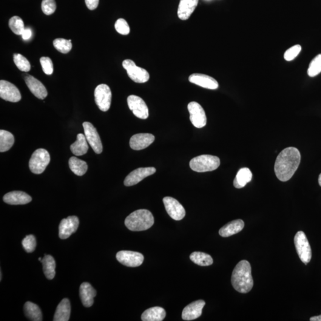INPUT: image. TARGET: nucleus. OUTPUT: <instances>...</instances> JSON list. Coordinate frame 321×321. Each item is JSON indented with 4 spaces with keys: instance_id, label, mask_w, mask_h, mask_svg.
Segmentation results:
<instances>
[{
    "instance_id": "nucleus-32",
    "label": "nucleus",
    "mask_w": 321,
    "mask_h": 321,
    "mask_svg": "<svg viewBox=\"0 0 321 321\" xmlns=\"http://www.w3.org/2000/svg\"><path fill=\"white\" fill-rule=\"evenodd\" d=\"M15 143L12 133L6 130H0V152H4L9 150Z\"/></svg>"
},
{
    "instance_id": "nucleus-9",
    "label": "nucleus",
    "mask_w": 321,
    "mask_h": 321,
    "mask_svg": "<svg viewBox=\"0 0 321 321\" xmlns=\"http://www.w3.org/2000/svg\"><path fill=\"white\" fill-rule=\"evenodd\" d=\"M187 109L190 113V120L195 127L203 128L206 126V114L200 104L194 101L190 102Z\"/></svg>"
},
{
    "instance_id": "nucleus-16",
    "label": "nucleus",
    "mask_w": 321,
    "mask_h": 321,
    "mask_svg": "<svg viewBox=\"0 0 321 321\" xmlns=\"http://www.w3.org/2000/svg\"><path fill=\"white\" fill-rule=\"evenodd\" d=\"M156 172L154 167H146V168H139L133 170L127 176L124 181V185L126 186H132L137 184L145 178L151 175Z\"/></svg>"
},
{
    "instance_id": "nucleus-8",
    "label": "nucleus",
    "mask_w": 321,
    "mask_h": 321,
    "mask_svg": "<svg viewBox=\"0 0 321 321\" xmlns=\"http://www.w3.org/2000/svg\"><path fill=\"white\" fill-rule=\"evenodd\" d=\"M95 101L99 110L106 112L110 109L112 103V93L107 85H99L94 92Z\"/></svg>"
},
{
    "instance_id": "nucleus-13",
    "label": "nucleus",
    "mask_w": 321,
    "mask_h": 321,
    "mask_svg": "<svg viewBox=\"0 0 321 321\" xmlns=\"http://www.w3.org/2000/svg\"><path fill=\"white\" fill-rule=\"evenodd\" d=\"M163 203L170 217L176 221L181 220L185 217L186 211L182 204L172 197H165Z\"/></svg>"
},
{
    "instance_id": "nucleus-20",
    "label": "nucleus",
    "mask_w": 321,
    "mask_h": 321,
    "mask_svg": "<svg viewBox=\"0 0 321 321\" xmlns=\"http://www.w3.org/2000/svg\"><path fill=\"white\" fill-rule=\"evenodd\" d=\"M205 302L199 300L190 303L184 308L182 312V319L184 321H192L197 319L201 316Z\"/></svg>"
},
{
    "instance_id": "nucleus-42",
    "label": "nucleus",
    "mask_w": 321,
    "mask_h": 321,
    "mask_svg": "<svg viewBox=\"0 0 321 321\" xmlns=\"http://www.w3.org/2000/svg\"><path fill=\"white\" fill-rule=\"evenodd\" d=\"M42 70L47 75H52L54 72L53 63L51 59L47 57H42L40 58Z\"/></svg>"
},
{
    "instance_id": "nucleus-40",
    "label": "nucleus",
    "mask_w": 321,
    "mask_h": 321,
    "mask_svg": "<svg viewBox=\"0 0 321 321\" xmlns=\"http://www.w3.org/2000/svg\"><path fill=\"white\" fill-rule=\"evenodd\" d=\"M115 29L117 32L121 35H127L130 33V27L126 20L119 19L115 24Z\"/></svg>"
},
{
    "instance_id": "nucleus-24",
    "label": "nucleus",
    "mask_w": 321,
    "mask_h": 321,
    "mask_svg": "<svg viewBox=\"0 0 321 321\" xmlns=\"http://www.w3.org/2000/svg\"><path fill=\"white\" fill-rule=\"evenodd\" d=\"M244 227L245 223L243 220L238 219L232 221L220 229L219 234L221 237H228L240 232Z\"/></svg>"
},
{
    "instance_id": "nucleus-12",
    "label": "nucleus",
    "mask_w": 321,
    "mask_h": 321,
    "mask_svg": "<svg viewBox=\"0 0 321 321\" xmlns=\"http://www.w3.org/2000/svg\"><path fill=\"white\" fill-rule=\"evenodd\" d=\"M119 263L128 267H138L144 262V257L141 253L129 251H121L116 255Z\"/></svg>"
},
{
    "instance_id": "nucleus-23",
    "label": "nucleus",
    "mask_w": 321,
    "mask_h": 321,
    "mask_svg": "<svg viewBox=\"0 0 321 321\" xmlns=\"http://www.w3.org/2000/svg\"><path fill=\"white\" fill-rule=\"evenodd\" d=\"M32 199L29 195L22 191H13L5 194L3 197L4 203L17 205V204H25L30 203Z\"/></svg>"
},
{
    "instance_id": "nucleus-7",
    "label": "nucleus",
    "mask_w": 321,
    "mask_h": 321,
    "mask_svg": "<svg viewBox=\"0 0 321 321\" xmlns=\"http://www.w3.org/2000/svg\"><path fill=\"white\" fill-rule=\"evenodd\" d=\"M122 64L124 69L127 71L128 76L136 83L143 84L149 81V74L147 71L136 66L135 62L132 59H125Z\"/></svg>"
},
{
    "instance_id": "nucleus-35",
    "label": "nucleus",
    "mask_w": 321,
    "mask_h": 321,
    "mask_svg": "<svg viewBox=\"0 0 321 321\" xmlns=\"http://www.w3.org/2000/svg\"><path fill=\"white\" fill-rule=\"evenodd\" d=\"M13 61L17 67L22 72H29L31 68L30 62L24 56L15 54L13 55Z\"/></svg>"
},
{
    "instance_id": "nucleus-18",
    "label": "nucleus",
    "mask_w": 321,
    "mask_h": 321,
    "mask_svg": "<svg viewBox=\"0 0 321 321\" xmlns=\"http://www.w3.org/2000/svg\"><path fill=\"white\" fill-rule=\"evenodd\" d=\"M189 81L191 83L208 89H217L219 85L212 77L201 73H194L190 75Z\"/></svg>"
},
{
    "instance_id": "nucleus-45",
    "label": "nucleus",
    "mask_w": 321,
    "mask_h": 321,
    "mask_svg": "<svg viewBox=\"0 0 321 321\" xmlns=\"http://www.w3.org/2000/svg\"><path fill=\"white\" fill-rule=\"evenodd\" d=\"M311 321H321V315L315 316L310 318Z\"/></svg>"
},
{
    "instance_id": "nucleus-2",
    "label": "nucleus",
    "mask_w": 321,
    "mask_h": 321,
    "mask_svg": "<svg viewBox=\"0 0 321 321\" xmlns=\"http://www.w3.org/2000/svg\"><path fill=\"white\" fill-rule=\"evenodd\" d=\"M232 284L235 291L248 293L254 286L251 264L246 260L240 261L235 266L232 276Z\"/></svg>"
},
{
    "instance_id": "nucleus-6",
    "label": "nucleus",
    "mask_w": 321,
    "mask_h": 321,
    "mask_svg": "<svg viewBox=\"0 0 321 321\" xmlns=\"http://www.w3.org/2000/svg\"><path fill=\"white\" fill-rule=\"evenodd\" d=\"M295 247L302 262L307 265L312 258V250L305 233L298 232L294 238Z\"/></svg>"
},
{
    "instance_id": "nucleus-36",
    "label": "nucleus",
    "mask_w": 321,
    "mask_h": 321,
    "mask_svg": "<svg viewBox=\"0 0 321 321\" xmlns=\"http://www.w3.org/2000/svg\"><path fill=\"white\" fill-rule=\"evenodd\" d=\"M54 47L56 49L62 54L69 53L72 48V40H66L65 39H56L53 42Z\"/></svg>"
},
{
    "instance_id": "nucleus-4",
    "label": "nucleus",
    "mask_w": 321,
    "mask_h": 321,
    "mask_svg": "<svg viewBox=\"0 0 321 321\" xmlns=\"http://www.w3.org/2000/svg\"><path fill=\"white\" fill-rule=\"evenodd\" d=\"M190 167L199 173L214 171L219 167L220 158L211 155H202L195 157L190 161Z\"/></svg>"
},
{
    "instance_id": "nucleus-11",
    "label": "nucleus",
    "mask_w": 321,
    "mask_h": 321,
    "mask_svg": "<svg viewBox=\"0 0 321 321\" xmlns=\"http://www.w3.org/2000/svg\"><path fill=\"white\" fill-rule=\"evenodd\" d=\"M127 104L136 117L146 119L149 116V110L143 99L136 95H130L127 98Z\"/></svg>"
},
{
    "instance_id": "nucleus-28",
    "label": "nucleus",
    "mask_w": 321,
    "mask_h": 321,
    "mask_svg": "<svg viewBox=\"0 0 321 321\" xmlns=\"http://www.w3.org/2000/svg\"><path fill=\"white\" fill-rule=\"evenodd\" d=\"M252 173L248 168L241 169L237 173L233 181L235 188L241 189L245 187L247 184L251 181Z\"/></svg>"
},
{
    "instance_id": "nucleus-37",
    "label": "nucleus",
    "mask_w": 321,
    "mask_h": 321,
    "mask_svg": "<svg viewBox=\"0 0 321 321\" xmlns=\"http://www.w3.org/2000/svg\"><path fill=\"white\" fill-rule=\"evenodd\" d=\"M321 73V55H318L312 59L308 69V75L313 78Z\"/></svg>"
},
{
    "instance_id": "nucleus-14",
    "label": "nucleus",
    "mask_w": 321,
    "mask_h": 321,
    "mask_svg": "<svg viewBox=\"0 0 321 321\" xmlns=\"http://www.w3.org/2000/svg\"><path fill=\"white\" fill-rule=\"evenodd\" d=\"M0 97L4 100L11 102L21 101L22 96L18 88L10 82L0 81Z\"/></svg>"
},
{
    "instance_id": "nucleus-3",
    "label": "nucleus",
    "mask_w": 321,
    "mask_h": 321,
    "mask_svg": "<svg viewBox=\"0 0 321 321\" xmlns=\"http://www.w3.org/2000/svg\"><path fill=\"white\" fill-rule=\"evenodd\" d=\"M124 224L131 231H145L150 229L154 224V218L148 210L139 209L128 216Z\"/></svg>"
},
{
    "instance_id": "nucleus-22",
    "label": "nucleus",
    "mask_w": 321,
    "mask_h": 321,
    "mask_svg": "<svg viewBox=\"0 0 321 321\" xmlns=\"http://www.w3.org/2000/svg\"><path fill=\"white\" fill-rule=\"evenodd\" d=\"M79 294L82 304L85 307L89 308L93 305L94 302V297L96 295V292L94 288L89 283H83L79 289Z\"/></svg>"
},
{
    "instance_id": "nucleus-15",
    "label": "nucleus",
    "mask_w": 321,
    "mask_h": 321,
    "mask_svg": "<svg viewBox=\"0 0 321 321\" xmlns=\"http://www.w3.org/2000/svg\"><path fill=\"white\" fill-rule=\"evenodd\" d=\"M79 226V218L76 216H70L64 218L59 226V237L61 239H66L75 233Z\"/></svg>"
},
{
    "instance_id": "nucleus-29",
    "label": "nucleus",
    "mask_w": 321,
    "mask_h": 321,
    "mask_svg": "<svg viewBox=\"0 0 321 321\" xmlns=\"http://www.w3.org/2000/svg\"><path fill=\"white\" fill-rule=\"evenodd\" d=\"M25 316L33 321H42V314L39 307L31 302L25 303L24 305Z\"/></svg>"
},
{
    "instance_id": "nucleus-5",
    "label": "nucleus",
    "mask_w": 321,
    "mask_h": 321,
    "mask_svg": "<svg viewBox=\"0 0 321 321\" xmlns=\"http://www.w3.org/2000/svg\"><path fill=\"white\" fill-rule=\"evenodd\" d=\"M50 159V155L47 150H36L30 159L29 166L30 171L34 174H41L49 164Z\"/></svg>"
},
{
    "instance_id": "nucleus-31",
    "label": "nucleus",
    "mask_w": 321,
    "mask_h": 321,
    "mask_svg": "<svg viewBox=\"0 0 321 321\" xmlns=\"http://www.w3.org/2000/svg\"><path fill=\"white\" fill-rule=\"evenodd\" d=\"M69 164L70 170L77 175H83L87 172L88 168L87 163L80 159L75 157H71L69 161Z\"/></svg>"
},
{
    "instance_id": "nucleus-1",
    "label": "nucleus",
    "mask_w": 321,
    "mask_h": 321,
    "mask_svg": "<svg viewBox=\"0 0 321 321\" xmlns=\"http://www.w3.org/2000/svg\"><path fill=\"white\" fill-rule=\"evenodd\" d=\"M301 160L299 150L294 147H289L281 151L275 160L274 172L278 180H290L299 167Z\"/></svg>"
},
{
    "instance_id": "nucleus-27",
    "label": "nucleus",
    "mask_w": 321,
    "mask_h": 321,
    "mask_svg": "<svg viewBox=\"0 0 321 321\" xmlns=\"http://www.w3.org/2000/svg\"><path fill=\"white\" fill-rule=\"evenodd\" d=\"M89 149L86 136L82 133L77 136V140L70 146L71 151L74 155L81 156L86 154Z\"/></svg>"
},
{
    "instance_id": "nucleus-39",
    "label": "nucleus",
    "mask_w": 321,
    "mask_h": 321,
    "mask_svg": "<svg viewBox=\"0 0 321 321\" xmlns=\"http://www.w3.org/2000/svg\"><path fill=\"white\" fill-rule=\"evenodd\" d=\"M41 8L45 15H52L56 10L55 0H42Z\"/></svg>"
},
{
    "instance_id": "nucleus-33",
    "label": "nucleus",
    "mask_w": 321,
    "mask_h": 321,
    "mask_svg": "<svg viewBox=\"0 0 321 321\" xmlns=\"http://www.w3.org/2000/svg\"><path fill=\"white\" fill-rule=\"evenodd\" d=\"M190 259L200 266H209L213 263V259L211 256L204 252H193L190 255Z\"/></svg>"
},
{
    "instance_id": "nucleus-48",
    "label": "nucleus",
    "mask_w": 321,
    "mask_h": 321,
    "mask_svg": "<svg viewBox=\"0 0 321 321\" xmlns=\"http://www.w3.org/2000/svg\"><path fill=\"white\" fill-rule=\"evenodd\" d=\"M1 279H2V272L1 271V279H0V280H1Z\"/></svg>"
},
{
    "instance_id": "nucleus-21",
    "label": "nucleus",
    "mask_w": 321,
    "mask_h": 321,
    "mask_svg": "<svg viewBox=\"0 0 321 321\" xmlns=\"http://www.w3.org/2000/svg\"><path fill=\"white\" fill-rule=\"evenodd\" d=\"M199 0H180L179 3L177 15L182 21L189 19L198 4Z\"/></svg>"
},
{
    "instance_id": "nucleus-10",
    "label": "nucleus",
    "mask_w": 321,
    "mask_h": 321,
    "mask_svg": "<svg viewBox=\"0 0 321 321\" xmlns=\"http://www.w3.org/2000/svg\"><path fill=\"white\" fill-rule=\"evenodd\" d=\"M85 135L90 146L96 153H101L103 150L101 140L96 128L89 122L83 123Z\"/></svg>"
},
{
    "instance_id": "nucleus-44",
    "label": "nucleus",
    "mask_w": 321,
    "mask_h": 321,
    "mask_svg": "<svg viewBox=\"0 0 321 321\" xmlns=\"http://www.w3.org/2000/svg\"><path fill=\"white\" fill-rule=\"evenodd\" d=\"M32 30H31L29 28H27L22 33V38L24 39V40H28V39H29L31 38V36H32Z\"/></svg>"
},
{
    "instance_id": "nucleus-38",
    "label": "nucleus",
    "mask_w": 321,
    "mask_h": 321,
    "mask_svg": "<svg viewBox=\"0 0 321 321\" xmlns=\"http://www.w3.org/2000/svg\"><path fill=\"white\" fill-rule=\"evenodd\" d=\"M22 245L28 253H32L36 248V238L33 235H28L22 241Z\"/></svg>"
},
{
    "instance_id": "nucleus-41",
    "label": "nucleus",
    "mask_w": 321,
    "mask_h": 321,
    "mask_svg": "<svg viewBox=\"0 0 321 321\" xmlns=\"http://www.w3.org/2000/svg\"><path fill=\"white\" fill-rule=\"evenodd\" d=\"M301 50H302V47L300 45H294L286 51L284 55V58L286 61H292L299 55Z\"/></svg>"
},
{
    "instance_id": "nucleus-19",
    "label": "nucleus",
    "mask_w": 321,
    "mask_h": 321,
    "mask_svg": "<svg viewBox=\"0 0 321 321\" xmlns=\"http://www.w3.org/2000/svg\"><path fill=\"white\" fill-rule=\"evenodd\" d=\"M25 81L30 92L36 98L44 99L48 95L46 88L38 79L31 75H27L25 76Z\"/></svg>"
},
{
    "instance_id": "nucleus-46",
    "label": "nucleus",
    "mask_w": 321,
    "mask_h": 321,
    "mask_svg": "<svg viewBox=\"0 0 321 321\" xmlns=\"http://www.w3.org/2000/svg\"><path fill=\"white\" fill-rule=\"evenodd\" d=\"M318 183H319L320 186L321 187V173L319 175V178H318Z\"/></svg>"
},
{
    "instance_id": "nucleus-43",
    "label": "nucleus",
    "mask_w": 321,
    "mask_h": 321,
    "mask_svg": "<svg viewBox=\"0 0 321 321\" xmlns=\"http://www.w3.org/2000/svg\"><path fill=\"white\" fill-rule=\"evenodd\" d=\"M87 6L90 10H93L97 8L99 4V0H85Z\"/></svg>"
},
{
    "instance_id": "nucleus-25",
    "label": "nucleus",
    "mask_w": 321,
    "mask_h": 321,
    "mask_svg": "<svg viewBox=\"0 0 321 321\" xmlns=\"http://www.w3.org/2000/svg\"><path fill=\"white\" fill-rule=\"evenodd\" d=\"M71 313V306L70 301L68 299H64L57 307L54 317V321H68L70 319Z\"/></svg>"
},
{
    "instance_id": "nucleus-30",
    "label": "nucleus",
    "mask_w": 321,
    "mask_h": 321,
    "mask_svg": "<svg viewBox=\"0 0 321 321\" xmlns=\"http://www.w3.org/2000/svg\"><path fill=\"white\" fill-rule=\"evenodd\" d=\"M45 277L48 280H53L56 275V261L52 256L45 255L41 261Z\"/></svg>"
},
{
    "instance_id": "nucleus-47",
    "label": "nucleus",
    "mask_w": 321,
    "mask_h": 321,
    "mask_svg": "<svg viewBox=\"0 0 321 321\" xmlns=\"http://www.w3.org/2000/svg\"><path fill=\"white\" fill-rule=\"evenodd\" d=\"M38 260H39V261H41L42 260V259L41 258H39Z\"/></svg>"
},
{
    "instance_id": "nucleus-34",
    "label": "nucleus",
    "mask_w": 321,
    "mask_h": 321,
    "mask_svg": "<svg viewBox=\"0 0 321 321\" xmlns=\"http://www.w3.org/2000/svg\"><path fill=\"white\" fill-rule=\"evenodd\" d=\"M8 26L16 35H22L25 29L24 21L19 16H13L9 20Z\"/></svg>"
},
{
    "instance_id": "nucleus-26",
    "label": "nucleus",
    "mask_w": 321,
    "mask_h": 321,
    "mask_svg": "<svg viewBox=\"0 0 321 321\" xmlns=\"http://www.w3.org/2000/svg\"><path fill=\"white\" fill-rule=\"evenodd\" d=\"M166 316L165 309L161 307H153L147 309L142 315L141 319L143 321H162Z\"/></svg>"
},
{
    "instance_id": "nucleus-17",
    "label": "nucleus",
    "mask_w": 321,
    "mask_h": 321,
    "mask_svg": "<svg viewBox=\"0 0 321 321\" xmlns=\"http://www.w3.org/2000/svg\"><path fill=\"white\" fill-rule=\"evenodd\" d=\"M154 141L155 136L150 133H139L130 138V146L133 150H143L150 146Z\"/></svg>"
}]
</instances>
